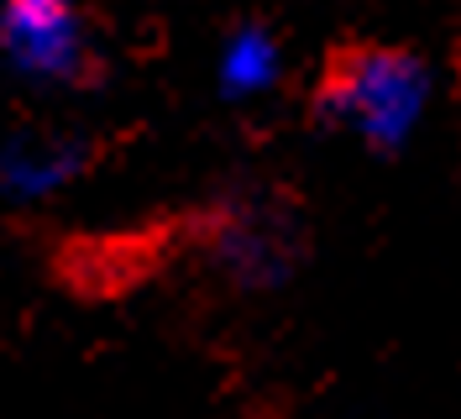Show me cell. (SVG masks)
Instances as JSON below:
<instances>
[{
    "instance_id": "obj_5",
    "label": "cell",
    "mask_w": 461,
    "mask_h": 419,
    "mask_svg": "<svg viewBox=\"0 0 461 419\" xmlns=\"http://www.w3.org/2000/svg\"><path fill=\"white\" fill-rule=\"evenodd\" d=\"M284 79V42L267 22H236L215 53V84L226 100H262Z\"/></svg>"
},
{
    "instance_id": "obj_3",
    "label": "cell",
    "mask_w": 461,
    "mask_h": 419,
    "mask_svg": "<svg viewBox=\"0 0 461 419\" xmlns=\"http://www.w3.org/2000/svg\"><path fill=\"white\" fill-rule=\"evenodd\" d=\"M0 58L27 84H89L100 74V53L85 0H0Z\"/></svg>"
},
{
    "instance_id": "obj_2",
    "label": "cell",
    "mask_w": 461,
    "mask_h": 419,
    "mask_svg": "<svg viewBox=\"0 0 461 419\" xmlns=\"http://www.w3.org/2000/svg\"><path fill=\"white\" fill-rule=\"evenodd\" d=\"M204 257L230 288L273 294L299 273V221L288 215V205L267 195H230L204 221Z\"/></svg>"
},
{
    "instance_id": "obj_4",
    "label": "cell",
    "mask_w": 461,
    "mask_h": 419,
    "mask_svg": "<svg viewBox=\"0 0 461 419\" xmlns=\"http://www.w3.org/2000/svg\"><path fill=\"white\" fill-rule=\"evenodd\" d=\"M95 163V147L74 132H11L0 141V199L42 205L79 184Z\"/></svg>"
},
{
    "instance_id": "obj_1",
    "label": "cell",
    "mask_w": 461,
    "mask_h": 419,
    "mask_svg": "<svg viewBox=\"0 0 461 419\" xmlns=\"http://www.w3.org/2000/svg\"><path fill=\"white\" fill-rule=\"evenodd\" d=\"M310 105L320 126L357 137L377 158H393L425 121L430 68L399 42H346L325 58Z\"/></svg>"
}]
</instances>
